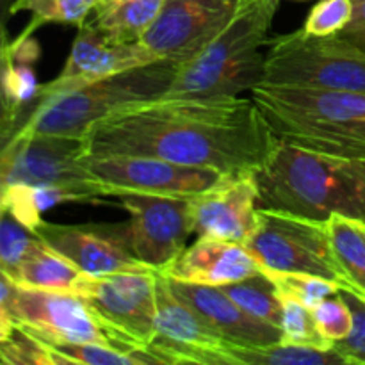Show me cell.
<instances>
[{
    "mask_svg": "<svg viewBox=\"0 0 365 365\" xmlns=\"http://www.w3.org/2000/svg\"><path fill=\"white\" fill-rule=\"evenodd\" d=\"M192 234L245 245L259 221L255 175H227L216 185L191 198Z\"/></svg>",
    "mask_w": 365,
    "mask_h": 365,
    "instance_id": "17",
    "label": "cell"
},
{
    "mask_svg": "<svg viewBox=\"0 0 365 365\" xmlns=\"http://www.w3.org/2000/svg\"><path fill=\"white\" fill-rule=\"evenodd\" d=\"M177 70L178 63L159 59L73 91L38 100L16 132H41L84 139L89 128L98 121L130 107L163 98Z\"/></svg>",
    "mask_w": 365,
    "mask_h": 365,
    "instance_id": "5",
    "label": "cell"
},
{
    "mask_svg": "<svg viewBox=\"0 0 365 365\" xmlns=\"http://www.w3.org/2000/svg\"><path fill=\"white\" fill-rule=\"evenodd\" d=\"M86 153L81 138L20 130L2 143L0 184L61 185L91 202L100 198V192L84 163Z\"/></svg>",
    "mask_w": 365,
    "mask_h": 365,
    "instance_id": "9",
    "label": "cell"
},
{
    "mask_svg": "<svg viewBox=\"0 0 365 365\" xmlns=\"http://www.w3.org/2000/svg\"><path fill=\"white\" fill-rule=\"evenodd\" d=\"M155 61H159V57L143 41H118L100 31L91 20H88L78 27L77 38L71 45L70 56H68L61 73L53 81L39 86L34 103L38 100L48 98V96L59 95V93L73 91L82 86L113 77V75L132 70V68L146 66Z\"/></svg>",
    "mask_w": 365,
    "mask_h": 365,
    "instance_id": "16",
    "label": "cell"
},
{
    "mask_svg": "<svg viewBox=\"0 0 365 365\" xmlns=\"http://www.w3.org/2000/svg\"><path fill=\"white\" fill-rule=\"evenodd\" d=\"M45 245L56 250L82 273H143L152 271L132 252L128 221L61 225L43 220L34 228Z\"/></svg>",
    "mask_w": 365,
    "mask_h": 365,
    "instance_id": "14",
    "label": "cell"
},
{
    "mask_svg": "<svg viewBox=\"0 0 365 365\" xmlns=\"http://www.w3.org/2000/svg\"><path fill=\"white\" fill-rule=\"evenodd\" d=\"M353 18V0H321L310 9L305 31L316 36L339 34Z\"/></svg>",
    "mask_w": 365,
    "mask_h": 365,
    "instance_id": "34",
    "label": "cell"
},
{
    "mask_svg": "<svg viewBox=\"0 0 365 365\" xmlns=\"http://www.w3.org/2000/svg\"><path fill=\"white\" fill-rule=\"evenodd\" d=\"M128 212L134 255L155 273H164L187 248L192 234L191 198L157 195L118 196Z\"/></svg>",
    "mask_w": 365,
    "mask_h": 365,
    "instance_id": "13",
    "label": "cell"
},
{
    "mask_svg": "<svg viewBox=\"0 0 365 365\" xmlns=\"http://www.w3.org/2000/svg\"><path fill=\"white\" fill-rule=\"evenodd\" d=\"M84 163L100 196L157 195L195 198L227 175L150 155L86 153Z\"/></svg>",
    "mask_w": 365,
    "mask_h": 365,
    "instance_id": "10",
    "label": "cell"
},
{
    "mask_svg": "<svg viewBox=\"0 0 365 365\" xmlns=\"http://www.w3.org/2000/svg\"><path fill=\"white\" fill-rule=\"evenodd\" d=\"M248 0H164L141 39L159 59L185 63L212 43Z\"/></svg>",
    "mask_w": 365,
    "mask_h": 365,
    "instance_id": "12",
    "label": "cell"
},
{
    "mask_svg": "<svg viewBox=\"0 0 365 365\" xmlns=\"http://www.w3.org/2000/svg\"><path fill=\"white\" fill-rule=\"evenodd\" d=\"M168 280L175 294L196 310L225 341L246 348H262L282 341V328L253 317L220 287Z\"/></svg>",
    "mask_w": 365,
    "mask_h": 365,
    "instance_id": "18",
    "label": "cell"
},
{
    "mask_svg": "<svg viewBox=\"0 0 365 365\" xmlns=\"http://www.w3.org/2000/svg\"><path fill=\"white\" fill-rule=\"evenodd\" d=\"M88 153L150 155L223 175L255 173L278 139L253 98H173L130 107L93 125Z\"/></svg>",
    "mask_w": 365,
    "mask_h": 365,
    "instance_id": "1",
    "label": "cell"
},
{
    "mask_svg": "<svg viewBox=\"0 0 365 365\" xmlns=\"http://www.w3.org/2000/svg\"><path fill=\"white\" fill-rule=\"evenodd\" d=\"M349 365L348 360L334 348H312V346L277 344L262 348L228 344L223 351V365Z\"/></svg>",
    "mask_w": 365,
    "mask_h": 365,
    "instance_id": "22",
    "label": "cell"
},
{
    "mask_svg": "<svg viewBox=\"0 0 365 365\" xmlns=\"http://www.w3.org/2000/svg\"><path fill=\"white\" fill-rule=\"evenodd\" d=\"M337 36L365 52V0H353V18Z\"/></svg>",
    "mask_w": 365,
    "mask_h": 365,
    "instance_id": "35",
    "label": "cell"
},
{
    "mask_svg": "<svg viewBox=\"0 0 365 365\" xmlns=\"http://www.w3.org/2000/svg\"><path fill=\"white\" fill-rule=\"evenodd\" d=\"M262 266L241 242L198 237L164 271V277L187 284L221 285L260 273Z\"/></svg>",
    "mask_w": 365,
    "mask_h": 365,
    "instance_id": "19",
    "label": "cell"
},
{
    "mask_svg": "<svg viewBox=\"0 0 365 365\" xmlns=\"http://www.w3.org/2000/svg\"><path fill=\"white\" fill-rule=\"evenodd\" d=\"M262 82L365 93V52L337 34L299 29L269 43Z\"/></svg>",
    "mask_w": 365,
    "mask_h": 365,
    "instance_id": "7",
    "label": "cell"
},
{
    "mask_svg": "<svg viewBox=\"0 0 365 365\" xmlns=\"http://www.w3.org/2000/svg\"><path fill=\"white\" fill-rule=\"evenodd\" d=\"M36 241H38V235L34 232L29 230L11 214L2 210V223H0V269L2 273H13L14 267L31 252Z\"/></svg>",
    "mask_w": 365,
    "mask_h": 365,
    "instance_id": "31",
    "label": "cell"
},
{
    "mask_svg": "<svg viewBox=\"0 0 365 365\" xmlns=\"http://www.w3.org/2000/svg\"><path fill=\"white\" fill-rule=\"evenodd\" d=\"M163 6L164 0H102L91 21L118 41L135 43L145 38Z\"/></svg>",
    "mask_w": 365,
    "mask_h": 365,
    "instance_id": "21",
    "label": "cell"
},
{
    "mask_svg": "<svg viewBox=\"0 0 365 365\" xmlns=\"http://www.w3.org/2000/svg\"><path fill=\"white\" fill-rule=\"evenodd\" d=\"M220 289L253 317L280 328L284 302L277 284L266 271L252 274L245 280L221 285Z\"/></svg>",
    "mask_w": 365,
    "mask_h": 365,
    "instance_id": "25",
    "label": "cell"
},
{
    "mask_svg": "<svg viewBox=\"0 0 365 365\" xmlns=\"http://www.w3.org/2000/svg\"><path fill=\"white\" fill-rule=\"evenodd\" d=\"M278 0H248L230 25L198 56L178 64L160 100L223 98L252 91L264 81L271 24Z\"/></svg>",
    "mask_w": 365,
    "mask_h": 365,
    "instance_id": "4",
    "label": "cell"
},
{
    "mask_svg": "<svg viewBox=\"0 0 365 365\" xmlns=\"http://www.w3.org/2000/svg\"><path fill=\"white\" fill-rule=\"evenodd\" d=\"M93 312L134 348L152 344L157 334V273H82L73 291Z\"/></svg>",
    "mask_w": 365,
    "mask_h": 365,
    "instance_id": "11",
    "label": "cell"
},
{
    "mask_svg": "<svg viewBox=\"0 0 365 365\" xmlns=\"http://www.w3.org/2000/svg\"><path fill=\"white\" fill-rule=\"evenodd\" d=\"M317 330L330 344L348 337L353 330V312L341 292L323 299L312 309Z\"/></svg>",
    "mask_w": 365,
    "mask_h": 365,
    "instance_id": "32",
    "label": "cell"
},
{
    "mask_svg": "<svg viewBox=\"0 0 365 365\" xmlns=\"http://www.w3.org/2000/svg\"><path fill=\"white\" fill-rule=\"evenodd\" d=\"M7 277L21 287L71 292L82 271L38 237L31 252Z\"/></svg>",
    "mask_w": 365,
    "mask_h": 365,
    "instance_id": "20",
    "label": "cell"
},
{
    "mask_svg": "<svg viewBox=\"0 0 365 365\" xmlns=\"http://www.w3.org/2000/svg\"><path fill=\"white\" fill-rule=\"evenodd\" d=\"M56 365H159L163 364L150 349H120L106 344H50Z\"/></svg>",
    "mask_w": 365,
    "mask_h": 365,
    "instance_id": "26",
    "label": "cell"
},
{
    "mask_svg": "<svg viewBox=\"0 0 365 365\" xmlns=\"http://www.w3.org/2000/svg\"><path fill=\"white\" fill-rule=\"evenodd\" d=\"M100 2L102 0H14L9 13H31V24L20 34L29 38L43 24H70L81 27L95 13Z\"/></svg>",
    "mask_w": 365,
    "mask_h": 365,
    "instance_id": "27",
    "label": "cell"
},
{
    "mask_svg": "<svg viewBox=\"0 0 365 365\" xmlns=\"http://www.w3.org/2000/svg\"><path fill=\"white\" fill-rule=\"evenodd\" d=\"M271 280L277 284L280 294L294 298L307 305L309 309L319 305L323 299L337 294L341 291V285L328 278L317 277L309 273H278V271H266Z\"/></svg>",
    "mask_w": 365,
    "mask_h": 365,
    "instance_id": "29",
    "label": "cell"
},
{
    "mask_svg": "<svg viewBox=\"0 0 365 365\" xmlns=\"http://www.w3.org/2000/svg\"><path fill=\"white\" fill-rule=\"evenodd\" d=\"M327 223L348 289L365 298V223L341 214H331Z\"/></svg>",
    "mask_w": 365,
    "mask_h": 365,
    "instance_id": "24",
    "label": "cell"
},
{
    "mask_svg": "<svg viewBox=\"0 0 365 365\" xmlns=\"http://www.w3.org/2000/svg\"><path fill=\"white\" fill-rule=\"evenodd\" d=\"M66 202H86L81 192L61 185L11 184L2 187L0 209L11 214L29 230H34L43 221V214L52 207Z\"/></svg>",
    "mask_w": 365,
    "mask_h": 365,
    "instance_id": "23",
    "label": "cell"
},
{
    "mask_svg": "<svg viewBox=\"0 0 365 365\" xmlns=\"http://www.w3.org/2000/svg\"><path fill=\"white\" fill-rule=\"evenodd\" d=\"M225 341L196 310L171 289L170 280L157 273V334L150 351L166 365H223Z\"/></svg>",
    "mask_w": 365,
    "mask_h": 365,
    "instance_id": "15",
    "label": "cell"
},
{
    "mask_svg": "<svg viewBox=\"0 0 365 365\" xmlns=\"http://www.w3.org/2000/svg\"><path fill=\"white\" fill-rule=\"evenodd\" d=\"M245 246L264 271L317 274L348 289L327 221L259 207V221Z\"/></svg>",
    "mask_w": 365,
    "mask_h": 365,
    "instance_id": "8",
    "label": "cell"
},
{
    "mask_svg": "<svg viewBox=\"0 0 365 365\" xmlns=\"http://www.w3.org/2000/svg\"><path fill=\"white\" fill-rule=\"evenodd\" d=\"M253 175L262 209L319 221L341 214L365 223V157L310 152L278 141Z\"/></svg>",
    "mask_w": 365,
    "mask_h": 365,
    "instance_id": "2",
    "label": "cell"
},
{
    "mask_svg": "<svg viewBox=\"0 0 365 365\" xmlns=\"http://www.w3.org/2000/svg\"><path fill=\"white\" fill-rule=\"evenodd\" d=\"M0 360L6 365H56L48 346L18 327L0 337Z\"/></svg>",
    "mask_w": 365,
    "mask_h": 365,
    "instance_id": "30",
    "label": "cell"
},
{
    "mask_svg": "<svg viewBox=\"0 0 365 365\" xmlns=\"http://www.w3.org/2000/svg\"><path fill=\"white\" fill-rule=\"evenodd\" d=\"M250 93L278 141L310 152L365 157V93L271 82Z\"/></svg>",
    "mask_w": 365,
    "mask_h": 365,
    "instance_id": "3",
    "label": "cell"
},
{
    "mask_svg": "<svg viewBox=\"0 0 365 365\" xmlns=\"http://www.w3.org/2000/svg\"><path fill=\"white\" fill-rule=\"evenodd\" d=\"M284 310H282V341L287 344L312 346V348H331L330 342L317 330L312 309L302 302L282 294Z\"/></svg>",
    "mask_w": 365,
    "mask_h": 365,
    "instance_id": "28",
    "label": "cell"
},
{
    "mask_svg": "<svg viewBox=\"0 0 365 365\" xmlns=\"http://www.w3.org/2000/svg\"><path fill=\"white\" fill-rule=\"evenodd\" d=\"M339 292L353 312V330L346 339L334 342L331 348L341 353L349 365H365V298L346 287Z\"/></svg>",
    "mask_w": 365,
    "mask_h": 365,
    "instance_id": "33",
    "label": "cell"
},
{
    "mask_svg": "<svg viewBox=\"0 0 365 365\" xmlns=\"http://www.w3.org/2000/svg\"><path fill=\"white\" fill-rule=\"evenodd\" d=\"M14 327L50 344H106L139 349L114 334L75 292L21 287L0 273V337Z\"/></svg>",
    "mask_w": 365,
    "mask_h": 365,
    "instance_id": "6",
    "label": "cell"
}]
</instances>
